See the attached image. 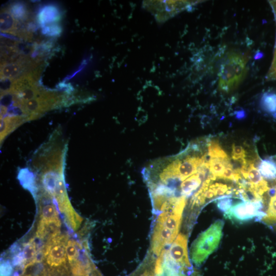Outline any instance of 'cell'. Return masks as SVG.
I'll use <instances>...</instances> for the list:
<instances>
[{"mask_svg": "<svg viewBox=\"0 0 276 276\" xmlns=\"http://www.w3.org/2000/svg\"><path fill=\"white\" fill-rule=\"evenodd\" d=\"M235 117L237 119H244L246 116V113L244 110L241 109L240 110H237L234 113Z\"/></svg>", "mask_w": 276, "mask_h": 276, "instance_id": "obj_27", "label": "cell"}, {"mask_svg": "<svg viewBox=\"0 0 276 276\" xmlns=\"http://www.w3.org/2000/svg\"><path fill=\"white\" fill-rule=\"evenodd\" d=\"M1 31L3 33L16 34L17 30L18 22L9 8L3 9L1 13Z\"/></svg>", "mask_w": 276, "mask_h": 276, "instance_id": "obj_12", "label": "cell"}, {"mask_svg": "<svg viewBox=\"0 0 276 276\" xmlns=\"http://www.w3.org/2000/svg\"><path fill=\"white\" fill-rule=\"evenodd\" d=\"M177 235L163 225L157 222L152 240V250L154 253L157 256L160 255L164 247L173 243Z\"/></svg>", "mask_w": 276, "mask_h": 276, "instance_id": "obj_8", "label": "cell"}, {"mask_svg": "<svg viewBox=\"0 0 276 276\" xmlns=\"http://www.w3.org/2000/svg\"><path fill=\"white\" fill-rule=\"evenodd\" d=\"M44 31L45 33L51 35L60 33L61 30L59 26L52 25L45 27Z\"/></svg>", "mask_w": 276, "mask_h": 276, "instance_id": "obj_26", "label": "cell"}, {"mask_svg": "<svg viewBox=\"0 0 276 276\" xmlns=\"http://www.w3.org/2000/svg\"><path fill=\"white\" fill-rule=\"evenodd\" d=\"M140 276H154V274H151L150 272H149L148 271H146Z\"/></svg>", "mask_w": 276, "mask_h": 276, "instance_id": "obj_30", "label": "cell"}, {"mask_svg": "<svg viewBox=\"0 0 276 276\" xmlns=\"http://www.w3.org/2000/svg\"><path fill=\"white\" fill-rule=\"evenodd\" d=\"M224 222L215 221L198 237L192 247V260L195 265L201 266L217 248L223 235Z\"/></svg>", "mask_w": 276, "mask_h": 276, "instance_id": "obj_2", "label": "cell"}, {"mask_svg": "<svg viewBox=\"0 0 276 276\" xmlns=\"http://www.w3.org/2000/svg\"><path fill=\"white\" fill-rule=\"evenodd\" d=\"M75 276H89L88 272H82L74 275Z\"/></svg>", "mask_w": 276, "mask_h": 276, "instance_id": "obj_29", "label": "cell"}, {"mask_svg": "<svg viewBox=\"0 0 276 276\" xmlns=\"http://www.w3.org/2000/svg\"><path fill=\"white\" fill-rule=\"evenodd\" d=\"M11 13L17 21H23L27 16L26 7L21 3H15L9 8Z\"/></svg>", "mask_w": 276, "mask_h": 276, "instance_id": "obj_21", "label": "cell"}, {"mask_svg": "<svg viewBox=\"0 0 276 276\" xmlns=\"http://www.w3.org/2000/svg\"><path fill=\"white\" fill-rule=\"evenodd\" d=\"M208 155L210 158L218 159L225 161L230 160L229 157L219 144V142L216 140L208 142Z\"/></svg>", "mask_w": 276, "mask_h": 276, "instance_id": "obj_16", "label": "cell"}, {"mask_svg": "<svg viewBox=\"0 0 276 276\" xmlns=\"http://www.w3.org/2000/svg\"><path fill=\"white\" fill-rule=\"evenodd\" d=\"M80 245L73 240H70L66 243L65 252L69 262L73 266L80 258Z\"/></svg>", "mask_w": 276, "mask_h": 276, "instance_id": "obj_19", "label": "cell"}, {"mask_svg": "<svg viewBox=\"0 0 276 276\" xmlns=\"http://www.w3.org/2000/svg\"><path fill=\"white\" fill-rule=\"evenodd\" d=\"M31 276V275H29V276Z\"/></svg>", "mask_w": 276, "mask_h": 276, "instance_id": "obj_31", "label": "cell"}, {"mask_svg": "<svg viewBox=\"0 0 276 276\" xmlns=\"http://www.w3.org/2000/svg\"><path fill=\"white\" fill-rule=\"evenodd\" d=\"M182 220V215L173 213L162 212L159 216L157 222L163 225L178 235Z\"/></svg>", "mask_w": 276, "mask_h": 276, "instance_id": "obj_10", "label": "cell"}, {"mask_svg": "<svg viewBox=\"0 0 276 276\" xmlns=\"http://www.w3.org/2000/svg\"><path fill=\"white\" fill-rule=\"evenodd\" d=\"M263 204V201L261 200L244 201L232 206L225 213V216L231 221L239 223L251 221L254 218L260 220L266 215L262 211Z\"/></svg>", "mask_w": 276, "mask_h": 276, "instance_id": "obj_3", "label": "cell"}, {"mask_svg": "<svg viewBox=\"0 0 276 276\" xmlns=\"http://www.w3.org/2000/svg\"><path fill=\"white\" fill-rule=\"evenodd\" d=\"M39 64L29 57L23 56L19 61L1 66V79L15 81L30 73Z\"/></svg>", "mask_w": 276, "mask_h": 276, "instance_id": "obj_5", "label": "cell"}, {"mask_svg": "<svg viewBox=\"0 0 276 276\" xmlns=\"http://www.w3.org/2000/svg\"><path fill=\"white\" fill-rule=\"evenodd\" d=\"M17 178L24 188L29 190L33 195H36L38 188L36 176L33 170L30 168L21 169L18 171Z\"/></svg>", "mask_w": 276, "mask_h": 276, "instance_id": "obj_9", "label": "cell"}, {"mask_svg": "<svg viewBox=\"0 0 276 276\" xmlns=\"http://www.w3.org/2000/svg\"><path fill=\"white\" fill-rule=\"evenodd\" d=\"M59 18L58 9L53 6L45 7L39 15V23L44 25L56 21Z\"/></svg>", "mask_w": 276, "mask_h": 276, "instance_id": "obj_15", "label": "cell"}, {"mask_svg": "<svg viewBox=\"0 0 276 276\" xmlns=\"http://www.w3.org/2000/svg\"><path fill=\"white\" fill-rule=\"evenodd\" d=\"M214 185L216 189L217 196H221L226 194L227 195L230 190V188L226 184L215 183Z\"/></svg>", "mask_w": 276, "mask_h": 276, "instance_id": "obj_24", "label": "cell"}, {"mask_svg": "<svg viewBox=\"0 0 276 276\" xmlns=\"http://www.w3.org/2000/svg\"><path fill=\"white\" fill-rule=\"evenodd\" d=\"M185 272L181 266L171 259L168 250L162 252L156 264V276H186Z\"/></svg>", "mask_w": 276, "mask_h": 276, "instance_id": "obj_7", "label": "cell"}, {"mask_svg": "<svg viewBox=\"0 0 276 276\" xmlns=\"http://www.w3.org/2000/svg\"><path fill=\"white\" fill-rule=\"evenodd\" d=\"M65 246L59 244L54 246L47 256V263L51 267H58L66 262Z\"/></svg>", "mask_w": 276, "mask_h": 276, "instance_id": "obj_11", "label": "cell"}, {"mask_svg": "<svg viewBox=\"0 0 276 276\" xmlns=\"http://www.w3.org/2000/svg\"><path fill=\"white\" fill-rule=\"evenodd\" d=\"M261 220L267 225L276 223V192L275 195L270 198L267 213Z\"/></svg>", "mask_w": 276, "mask_h": 276, "instance_id": "obj_20", "label": "cell"}, {"mask_svg": "<svg viewBox=\"0 0 276 276\" xmlns=\"http://www.w3.org/2000/svg\"><path fill=\"white\" fill-rule=\"evenodd\" d=\"M246 59L239 53L231 52L223 61L218 73L219 88L225 93L235 89L244 79Z\"/></svg>", "mask_w": 276, "mask_h": 276, "instance_id": "obj_1", "label": "cell"}, {"mask_svg": "<svg viewBox=\"0 0 276 276\" xmlns=\"http://www.w3.org/2000/svg\"><path fill=\"white\" fill-rule=\"evenodd\" d=\"M260 104L263 112L276 119V92L268 91L262 94Z\"/></svg>", "mask_w": 276, "mask_h": 276, "instance_id": "obj_13", "label": "cell"}, {"mask_svg": "<svg viewBox=\"0 0 276 276\" xmlns=\"http://www.w3.org/2000/svg\"><path fill=\"white\" fill-rule=\"evenodd\" d=\"M23 254L24 258V271L29 266L34 264L33 261L37 254L36 245L32 241L24 245Z\"/></svg>", "mask_w": 276, "mask_h": 276, "instance_id": "obj_17", "label": "cell"}, {"mask_svg": "<svg viewBox=\"0 0 276 276\" xmlns=\"http://www.w3.org/2000/svg\"><path fill=\"white\" fill-rule=\"evenodd\" d=\"M13 271L11 265L8 262L1 264V276H10Z\"/></svg>", "mask_w": 276, "mask_h": 276, "instance_id": "obj_25", "label": "cell"}, {"mask_svg": "<svg viewBox=\"0 0 276 276\" xmlns=\"http://www.w3.org/2000/svg\"><path fill=\"white\" fill-rule=\"evenodd\" d=\"M195 3L183 1H146L144 3L146 8L154 14L158 21L161 22L167 20Z\"/></svg>", "mask_w": 276, "mask_h": 276, "instance_id": "obj_4", "label": "cell"}, {"mask_svg": "<svg viewBox=\"0 0 276 276\" xmlns=\"http://www.w3.org/2000/svg\"><path fill=\"white\" fill-rule=\"evenodd\" d=\"M216 202L219 210L225 213L232 207L233 199L231 196L227 195L218 197Z\"/></svg>", "mask_w": 276, "mask_h": 276, "instance_id": "obj_22", "label": "cell"}, {"mask_svg": "<svg viewBox=\"0 0 276 276\" xmlns=\"http://www.w3.org/2000/svg\"><path fill=\"white\" fill-rule=\"evenodd\" d=\"M245 157V149L242 146L233 145L232 152L233 160L239 161L243 164L246 161Z\"/></svg>", "mask_w": 276, "mask_h": 276, "instance_id": "obj_23", "label": "cell"}, {"mask_svg": "<svg viewBox=\"0 0 276 276\" xmlns=\"http://www.w3.org/2000/svg\"><path fill=\"white\" fill-rule=\"evenodd\" d=\"M187 238L184 234L180 233L177 237L168 250L169 255L175 262L187 272L192 270L188 254Z\"/></svg>", "mask_w": 276, "mask_h": 276, "instance_id": "obj_6", "label": "cell"}, {"mask_svg": "<svg viewBox=\"0 0 276 276\" xmlns=\"http://www.w3.org/2000/svg\"><path fill=\"white\" fill-rule=\"evenodd\" d=\"M264 55V53L262 51H257L254 55V60H259L260 59H261L263 58Z\"/></svg>", "mask_w": 276, "mask_h": 276, "instance_id": "obj_28", "label": "cell"}, {"mask_svg": "<svg viewBox=\"0 0 276 276\" xmlns=\"http://www.w3.org/2000/svg\"><path fill=\"white\" fill-rule=\"evenodd\" d=\"M209 170L216 179H222L226 167L232 165L231 161L209 158L208 161Z\"/></svg>", "mask_w": 276, "mask_h": 276, "instance_id": "obj_14", "label": "cell"}, {"mask_svg": "<svg viewBox=\"0 0 276 276\" xmlns=\"http://www.w3.org/2000/svg\"><path fill=\"white\" fill-rule=\"evenodd\" d=\"M41 221L47 223L60 222L58 210L54 204H47L42 208Z\"/></svg>", "mask_w": 276, "mask_h": 276, "instance_id": "obj_18", "label": "cell"}]
</instances>
